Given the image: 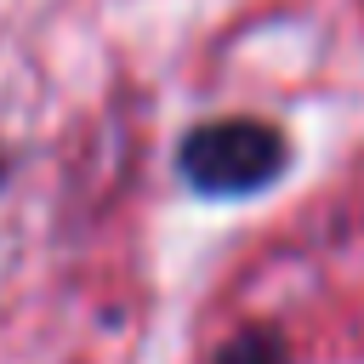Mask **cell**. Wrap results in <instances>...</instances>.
<instances>
[{
  "label": "cell",
  "mask_w": 364,
  "mask_h": 364,
  "mask_svg": "<svg viewBox=\"0 0 364 364\" xmlns=\"http://www.w3.org/2000/svg\"><path fill=\"white\" fill-rule=\"evenodd\" d=\"M216 364H284V341H279V330L250 324V330H239L233 341H222Z\"/></svg>",
  "instance_id": "cell-2"
},
{
  "label": "cell",
  "mask_w": 364,
  "mask_h": 364,
  "mask_svg": "<svg viewBox=\"0 0 364 364\" xmlns=\"http://www.w3.org/2000/svg\"><path fill=\"white\" fill-rule=\"evenodd\" d=\"M176 171L205 199H245L284 171V136L267 119H210L182 136Z\"/></svg>",
  "instance_id": "cell-1"
}]
</instances>
